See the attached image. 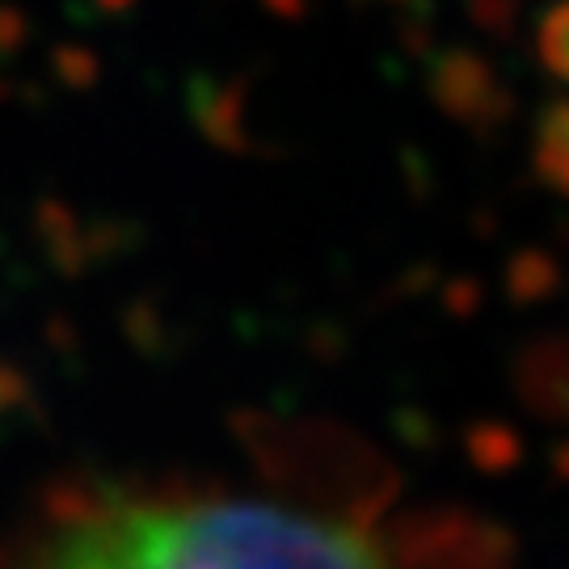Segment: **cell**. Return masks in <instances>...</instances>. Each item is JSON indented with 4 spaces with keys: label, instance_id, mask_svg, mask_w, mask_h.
Wrapping results in <instances>:
<instances>
[{
    "label": "cell",
    "instance_id": "cell-1",
    "mask_svg": "<svg viewBox=\"0 0 569 569\" xmlns=\"http://www.w3.org/2000/svg\"><path fill=\"white\" fill-rule=\"evenodd\" d=\"M39 569H190L152 528L148 507L98 515L60 536Z\"/></svg>",
    "mask_w": 569,
    "mask_h": 569
}]
</instances>
